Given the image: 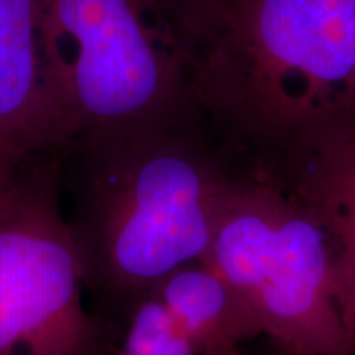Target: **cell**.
Wrapping results in <instances>:
<instances>
[{"mask_svg":"<svg viewBox=\"0 0 355 355\" xmlns=\"http://www.w3.org/2000/svg\"><path fill=\"white\" fill-rule=\"evenodd\" d=\"M61 168L89 304L119 334L163 278L207 259L243 171L204 117L81 135Z\"/></svg>","mask_w":355,"mask_h":355,"instance_id":"6da1fadb","label":"cell"},{"mask_svg":"<svg viewBox=\"0 0 355 355\" xmlns=\"http://www.w3.org/2000/svg\"><path fill=\"white\" fill-rule=\"evenodd\" d=\"M196 97L243 170L290 165L355 123V0H220Z\"/></svg>","mask_w":355,"mask_h":355,"instance_id":"7a4b0ae2","label":"cell"},{"mask_svg":"<svg viewBox=\"0 0 355 355\" xmlns=\"http://www.w3.org/2000/svg\"><path fill=\"white\" fill-rule=\"evenodd\" d=\"M50 15L73 140L202 117L196 74L220 0H50Z\"/></svg>","mask_w":355,"mask_h":355,"instance_id":"3957f363","label":"cell"},{"mask_svg":"<svg viewBox=\"0 0 355 355\" xmlns=\"http://www.w3.org/2000/svg\"><path fill=\"white\" fill-rule=\"evenodd\" d=\"M206 261L247 301L272 343L350 355L329 237L278 178L242 171Z\"/></svg>","mask_w":355,"mask_h":355,"instance_id":"277c9868","label":"cell"},{"mask_svg":"<svg viewBox=\"0 0 355 355\" xmlns=\"http://www.w3.org/2000/svg\"><path fill=\"white\" fill-rule=\"evenodd\" d=\"M119 339L89 304L61 150L33 155L0 186V355H115Z\"/></svg>","mask_w":355,"mask_h":355,"instance_id":"5b68a950","label":"cell"},{"mask_svg":"<svg viewBox=\"0 0 355 355\" xmlns=\"http://www.w3.org/2000/svg\"><path fill=\"white\" fill-rule=\"evenodd\" d=\"M71 140L50 0H0V186L26 158Z\"/></svg>","mask_w":355,"mask_h":355,"instance_id":"8992f818","label":"cell"},{"mask_svg":"<svg viewBox=\"0 0 355 355\" xmlns=\"http://www.w3.org/2000/svg\"><path fill=\"white\" fill-rule=\"evenodd\" d=\"M283 181L329 237L337 298L355 355V123L326 135L304 155L268 173Z\"/></svg>","mask_w":355,"mask_h":355,"instance_id":"52a82bcc","label":"cell"},{"mask_svg":"<svg viewBox=\"0 0 355 355\" xmlns=\"http://www.w3.org/2000/svg\"><path fill=\"white\" fill-rule=\"evenodd\" d=\"M152 293L202 354L241 347L245 340L263 334L247 301L206 260L180 266Z\"/></svg>","mask_w":355,"mask_h":355,"instance_id":"ba28073f","label":"cell"},{"mask_svg":"<svg viewBox=\"0 0 355 355\" xmlns=\"http://www.w3.org/2000/svg\"><path fill=\"white\" fill-rule=\"evenodd\" d=\"M115 355H202L153 293L128 313Z\"/></svg>","mask_w":355,"mask_h":355,"instance_id":"9c48e42d","label":"cell"},{"mask_svg":"<svg viewBox=\"0 0 355 355\" xmlns=\"http://www.w3.org/2000/svg\"><path fill=\"white\" fill-rule=\"evenodd\" d=\"M202 355H245L241 350V347H222V349H214L209 350V352Z\"/></svg>","mask_w":355,"mask_h":355,"instance_id":"30bf717a","label":"cell"},{"mask_svg":"<svg viewBox=\"0 0 355 355\" xmlns=\"http://www.w3.org/2000/svg\"><path fill=\"white\" fill-rule=\"evenodd\" d=\"M272 344H273V355H309V354L298 352V350L283 347V345H279V344H275V343H272Z\"/></svg>","mask_w":355,"mask_h":355,"instance_id":"8fae6325","label":"cell"}]
</instances>
